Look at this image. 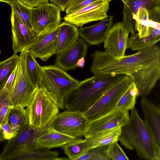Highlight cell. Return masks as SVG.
<instances>
[{"label": "cell", "mask_w": 160, "mask_h": 160, "mask_svg": "<svg viewBox=\"0 0 160 160\" xmlns=\"http://www.w3.org/2000/svg\"><path fill=\"white\" fill-rule=\"evenodd\" d=\"M90 68L93 75H130L160 61V48L155 45L129 55L115 58L104 51L96 50L91 55Z\"/></svg>", "instance_id": "cell-1"}, {"label": "cell", "mask_w": 160, "mask_h": 160, "mask_svg": "<svg viewBox=\"0 0 160 160\" xmlns=\"http://www.w3.org/2000/svg\"><path fill=\"white\" fill-rule=\"evenodd\" d=\"M128 122L121 128L118 140L127 149L136 150L140 158L160 160V147L155 143L137 109L131 110Z\"/></svg>", "instance_id": "cell-2"}, {"label": "cell", "mask_w": 160, "mask_h": 160, "mask_svg": "<svg viewBox=\"0 0 160 160\" xmlns=\"http://www.w3.org/2000/svg\"><path fill=\"white\" fill-rule=\"evenodd\" d=\"M125 75H93L80 81L70 92L65 102V109L83 113L89 109L110 87Z\"/></svg>", "instance_id": "cell-3"}, {"label": "cell", "mask_w": 160, "mask_h": 160, "mask_svg": "<svg viewBox=\"0 0 160 160\" xmlns=\"http://www.w3.org/2000/svg\"><path fill=\"white\" fill-rule=\"evenodd\" d=\"M65 71L55 65L42 67L38 87L56 100L60 109L65 108L68 96L79 82Z\"/></svg>", "instance_id": "cell-4"}, {"label": "cell", "mask_w": 160, "mask_h": 160, "mask_svg": "<svg viewBox=\"0 0 160 160\" xmlns=\"http://www.w3.org/2000/svg\"><path fill=\"white\" fill-rule=\"evenodd\" d=\"M55 99L42 88L38 87L33 98L27 107L28 124L32 128H46L59 112Z\"/></svg>", "instance_id": "cell-5"}, {"label": "cell", "mask_w": 160, "mask_h": 160, "mask_svg": "<svg viewBox=\"0 0 160 160\" xmlns=\"http://www.w3.org/2000/svg\"><path fill=\"white\" fill-rule=\"evenodd\" d=\"M28 50L20 52L16 78L9 91L10 104L12 108L27 107L32 102L38 87L32 82L27 71L26 59Z\"/></svg>", "instance_id": "cell-6"}, {"label": "cell", "mask_w": 160, "mask_h": 160, "mask_svg": "<svg viewBox=\"0 0 160 160\" xmlns=\"http://www.w3.org/2000/svg\"><path fill=\"white\" fill-rule=\"evenodd\" d=\"M47 127L38 129L31 127L29 124L26 125L14 137L8 140L0 154V160H22L28 151L39 147L35 140Z\"/></svg>", "instance_id": "cell-7"}, {"label": "cell", "mask_w": 160, "mask_h": 160, "mask_svg": "<svg viewBox=\"0 0 160 160\" xmlns=\"http://www.w3.org/2000/svg\"><path fill=\"white\" fill-rule=\"evenodd\" d=\"M133 82L132 76L126 75L108 88L89 109L83 113L89 121L101 117L116 109L120 98Z\"/></svg>", "instance_id": "cell-8"}, {"label": "cell", "mask_w": 160, "mask_h": 160, "mask_svg": "<svg viewBox=\"0 0 160 160\" xmlns=\"http://www.w3.org/2000/svg\"><path fill=\"white\" fill-rule=\"evenodd\" d=\"M89 122L83 113L66 110L59 112L51 122L48 127L58 132L78 138L84 136L88 130Z\"/></svg>", "instance_id": "cell-9"}, {"label": "cell", "mask_w": 160, "mask_h": 160, "mask_svg": "<svg viewBox=\"0 0 160 160\" xmlns=\"http://www.w3.org/2000/svg\"><path fill=\"white\" fill-rule=\"evenodd\" d=\"M60 11L49 2L32 8L31 23L34 33L38 36L58 28L61 21Z\"/></svg>", "instance_id": "cell-10"}, {"label": "cell", "mask_w": 160, "mask_h": 160, "mask_svg": "<svg viewBox=\"0 0 160 160\" xmlns=\"http://www.w3.org/2000/svg\"><path fill=\"white\" fill-rule=\"evenodd\" d=\"M110 0H98L72 13L66 14L64 20L76 26L82 27L87 23L101 20L108 17Z\"/></svg>", "instance_id": "cell-11"}, {"label": "cell", "mask_w": 160, "mask_h": 160, "mask_svg": "<svg viewBox=\"0 0 160 160\" xmlns=\"http://www.w3.org/2000/svg\"><path fill=\"white\" fill-rule=\"evenodd\" d=\"M129 118L128 111L115 109L110 112L89 122L84 137L87 138L97 133L121 128Z\"/></svg>", "instance_id": "cell-12"}, {"label": "cell", "mask_w": 160, "mask_h": 160, "mask_svg": "<svg viewBox=\"0 0 160 160\" xmlns=\"http://www.w3.org/2000/svg\"><path fill=\"white\" fill-rule=\"evenodd\" d=\"M12 49L14 53L30 50L37 36L12 10L11 15Z\"/></svg>", "instance_id": "cell-13"}, {"label": "cell", "mask_w": 160, "mask_h": 160, "mask_svg": "<svg viewBox=\"0 0 160 160\" xmlns=\"http://www.w3.org/2000/svg\"><path fill=\"white\" fill-rule=\"evenodd\" d=\"M129 34L122 22L113 24L103 42L104 51L115 58L123 57L127 49Z\"/></svg>", "instance_id": "cell-14"}, {"label": "cell", "mask_w": 160, "mask_h": 160, "mask_svg": "<svg viewBox=\"0 0 160 160\" xmlns=\"http://www.w3.org/2000/svg\"><path fill=\"white\" fill-rule=\"evenodd\" d=\"M130 75L138 91V97H146L155 86L160 77V61L140 69Z\"/></svg>", "instance_id": "cell-15"}, {"label": "cell", "mask_w": 160, "mask_h": 160, "mask_svg": "<svg viewBox=\"0 0 160 160\" xmlns=\"http://www.w3.org/2000/svg\"><path fill=\"white\" fill-rule=\"evenodd\" d=\"M58 27L50 31L38 35L30 49L35 58L46 61L55 54L58 34Z\"/></svg>", "instance_id": "cell-16"}, {"label": "cell", "mask_w": 160, "mask_h": 160, "mask_svg": "<svg viewBox=\"0 0 160 160\" xmlns=\"http://www.w3.org/2000/svg\"><path fill=\"white\" fill-rule=\"evenodd\" d=\"M88 49L86 42L79 38L70 48L57 55L55 65L65 71L74 69L77 67L78 60L85 57Z\"/></svg>", "instance_id": "cell-17"}, {"label": "cell", "mask_w": 160, "mask_h": 160, "mask_svg": "<svg viewBox=\"0 0 160 160\" xmlns=\"http://www.w3.org/2000/svg\"><path fill=\"white\" fill-rule=\"evenodd\" d=\"M140 105L144 122L157 145L160 147V109L146 97H142Z\"/></svg>", "instance_id": "cell-18"}, {"label": "cell", "mask_w": 160, "mask_h": 160, "mask_svg": "<svg viewBox=\"0 0 160 160\" xmlns=\"http://www.w3.org/2000/svg\"><path fill=\"white\" fill-rule=\"evenodd\" d=\"M113 19V16H110L92 25L78 28L79 36L90 45L101 44L112 26Z\"/></svg>", "instance_id": "cell-19"}, {"label": "cell", "mask_w": 160, "mask_h": 160, "mask_svg": "<svg viewBox=\"0 0 160 160\" xmlns=\"http://www.w3.org/2000/svg\"><path fill=\"white\" fill-rule=\"evenodd\" d=\"M123 3L122 25L131 35L137 33L133 17L138 10L145 8L148 11L159 4L158 0H122Z\"/></svg>", "instance_id": "cell-20"}, {"label": "cell", "mask_w": 160, "mask_h": 160, "mask_svg": "<svg viewBox=\"0 0 160 160\" xmlns=\"http://www.w3.org/2000/svg\"><path fill=\"white\" fill-rule=\"evenodd\" d=\"M77 138L56 131L48 126L36 139L38 146L50 149L61 147Z\"/></svg>", "instance_id": "cell-21"}, {"label": "cell", "mask_w": 160, "mask_h": 160, "mask_svg": "<svg viewBox=\"0 0 160 160\" xmlns=\"http://www.w3.org/2000/svg\"><path fill=\"white\" fill-rule=\"evenodd\" d=\"M56 55L60 54L72 46L79 38L78 28L75 25L64 21L58 27Z\"/></svg>", "instance_id": "cell-22"}, {"label": "cell", "mask_w": 160, "mask_h": 160, "mask_svg": "<svg viewBox=\"0 0 160 160\" xmlns=\"http://www.w3.org/2000/svg\"><path fill=\"white\" fill-rule=\"evenodd\" d=\"M148 36L140 38L137 33L128 38L127 49L132 51H140L156 44L160 40V28H150Z\"/></svg>", "instance_id": "cell-23"}, {"label": "cell", "mask_w": 160, "mask_h": 160, "mask_svg": "<svg viewBox=\"0 0 160 160\" xmlns=\"http://www.w3.org/2000/svg\"><path fill=\"white\" fill-rule=\"evenodd\" d=\"M121 131V128H118L98 133L85 138L88 150L97 147L109 145L118 141Z\"/></svg>", "instance_id": "cell-24"}, {"label": "cell", "mask_w": 160, "mask_h": 160, "mask_svg": "<svg viewBox=\"0 0 160 160\" xmlns=\"http://www.w3.org/2000/svg\"><path fill=\"white\" fill-rule=\"evenodd\" d=\"M7 122L15 135L28 124V117L26 109L20 107H12L8 114Z\"/></svg>", "instance_id": "cell-25"}, {"label": "cell", "mask_w": 160, "mask_h": 160, "mask_svg": "<svg viewBox=\"0 0 160 160\" xmlns=\"http://www.w3.org/2000/svg\"><path fill=\"white\" fill-rule=\"evenodd\" d=\"M68 159L77 160L88 151L86 139L78 138L75 140L65 145L62 148Z\"/></svg>", "instance_id": "cell-26"}, {"label": "cell", "mask_w": 160, "mask_h": 160, "mask_svg": "<svg viewBox=\"0 0 160 160\" xmlns=\"http://www.w3.org/2000/svg\"><path fill=\"white\" fill-rule=\"evenodd\" d=\"M135 28L140 38H143L149 34V23L148 10L145 8H140L133 17Z\"/></svg>", "instance_id": "cell-27"}, {"label": "cell", "mask_w": 160, "mask_h": 160, "mask_svg": "<svg viewBox=\"0 0 160 160\" xmlns=\"http://www.w3.org/2000/svg\"><path fill=\"white\" fill-rule=\"evenodd\" d=\"M138 94V89L133 82L120 98L116 108L127 111L132 110L135 108Z\"/></svg>", "instance_id": "cell-28"}, {"label": "cell", "mask_w": 160, "mask_h": 160, "mask_svg": "<svg viewBox=\"0 0 160 160\" xmlns=\"http://www.w3.org/2000/svg\"><path fill=\"white\" fill-rule=\"evenodd\" d=\"M26 64L30 79L34 85L38 87L40 80L42 67L37 62L29 50L27 52Z\"/></svg>", "instance_id": "cell-29"}, {"label": "cell", "mask_w": 160, "mask_h": 160, "mask_svg": "<svg viewBox=\"0 0 160 160\" xmlns=\"http://www.w3.org/2000/svg\"><path fill=\"white\" fill-rule=\"evenodd\" d=\"M19 56L14 53L6 59L0 62V89L2 88L8 76L17 66Z\"/></svg>", "instance_id": "cell-30"}, {"label": "cell", "mask_w": 160, "mask_h": 160, "mask_svg": "<svg viewBox=\"0 0 160 160\" xmlns=\"http://www.w3.org/2000/svg\"><path fill=\"white\" fill-rule=\"evenodd\" d=\"M12 108L10 104L9 91L3 87L0 89V128H1L2 125L7 122L8 114Z\"/></svg>", "instance_id": "cell-31"}, {"label": "cell", "mask_w": 160, "mask_h": 160, "mask_svg": "<svg viewBox=\"0 0 160 160\" xmlns=\"http://www.w3.org/2000/svg\"><path fill=\"white\" fill-rule=\"evenodd\" d=\"M9 5L12 10L15 12L21 20L32 30L31 23L32 8L24 4L18 0L11 3Z\"/></svg>", "instance_id": "cell-32"}, {"label": "cell", "mask_w": 160, "mask_h": 160, "mask_svg": "<svg viewBox=\"0 0 160 160\" xmlns=\"http://www.w3.org/2000/svg\"><path fill=\"white\" fill-rule=\"evenodd\" d=\"M109 145L101 146L91 149L77 160H109L107 153Z\"/></svg>", "instance_id": "cell-33"}, {"label": "cell", "mask_w": 160, "mask_h": 160, "mask_svg": "<svg viewBox=\"0 0 160 160\" xmlns=\"http://www.w3.org/2000/svg\"><path fill=\"white\" fill-rule=\"evenodd\" d=\"M115 142L109 145L107 151L109 160H128V157L117 142Z\"/></svg>", "instance_id": "cell-34"}, {"label": "cell", "mask_w": 160, "mask_h": 160, "mask_svg": "<svg viewBox=\"0 0 160 160\" xmlns=\"http://www.w3.org/2000/svg\"><path fill=\"white\" fill-rule=\"evenodd\" d=\"M98 0H72L66 10V14H70L89 6Z\"/></svg>", "instance_id": "cell-35"}, {"label": "cell", "mask_w": 160, "mask_h": 160, "mask_svg": "<svg viewBox=\"0 0 160 160\" xmlns=\"http://www.w3.org/2000/svg\"><path fill=\"white\" fill-rule=\"evenodd\" d=\"M149 18L150 20L160 23V6L153 7L148 11Z\"/></svg>", "instance_id": "cell-36"}, {"label": "cell", "mask_w": 160, "mask_h": 160, "mask_svg": "<svg viewBox=\"0 0 160 160\" xmlns=\"http://www.w3.org/2000/svg\"><path fill=\"white\" fill-rule=\"evenodd\" d=\"M17 65L8 76L3 88L9 91L11 90L15 79L17 72Z\"/></svg>", "instance_id": "cell-37"}, {"label": "cell", "mask_w": 160, "mask_h": 160, "mask_svg": "<svg viewBox=\"0 0 160 160\" xmlns=\"http://www.w3.org/2000/svg\"><path fill=\"white\" fill-rule=\"evenodd\" d=\"M31 8L37 7L43 4L48 2L49 0H18Z\"/></svg>", "instance_id": "cell-38"}, {"label": "cell", "mask_w": 160, "mask_h": 160, "mask_svg": "<svg viewBox=\"0 0 160 160\" xmlns=\"http://www.w3.org/2000/svg\"><path fill=\"white\" fill-rule=\"evenodd\" d=\"M50 2L58 7L62 11H66L72 0H49Z\"/></svg>", "instance_id": "cell-39"}, {"label": "cell", "mask_w": 160, "mask_h": 160, "mask_svg": "<svg viewBox=\"0 0 160 160\" xmlns=\"http://www.w3.org/2000/svg\"><path fill=\"white\" fill-rule=\"evenodd\" d=\"M1 128L4 134L6 139H9L15 136L7 122L2 125Z\"/></svg>", "instance_id": "cell-40"}, {"label": "cell", "mask_w": 160, "mask_h": 160, "mask_svg": "<svg viewBox=\"0 0 160 160\" xmlns=\"http://www.w3.org/2000/svg\"><path fill=\"white\" fill-rule=\"evenodd\" d=\"M85 58L82 57L78 60L77 62V67L82 68L84 67L85 62Z\"/></svg>", "instance_id": "cell-41"}, {"label": "cell", "mask_w": 160, "mask_h": 160, "mask_svg": "<svg viewBox=\"0 0 160 160\" xmlns=\"http://www.w3.org/2000/svg\"><path fill=\"white\" fill-rule=\"evenodd\" d=\"M5 137L2 129L0 128V142L5 139Z\"/></svg>", "instance_id": "cell-42"}, {"label": "cell", "mask_w": 160, "mask_h": 160, "mask_svg": "<svg viewBox=\"0 0 160 160\" xmlns=\"http://www.w3.org/2000/svg\"><path fill=\"white\" fill-rule=\"evenodd\" d=\"M18 0H0V2L7 3L9 5L11 3Z\"/></svg>", "instance_id": "cell-43"}, {"label": "cell", "mask_w": 160, "mask_h": 160, "mask_svg": "<svg viewBox=\"0 0 160 160\" xmlns=\"http://www.w3.org/2000/svg\"><path fill=\"white\" fill-rule=\"evenodd\" d=\"M1 50H0V54H1Z\"/></svg>", "instance_id": "cell-44"}, {"label": "cell", "mask_w": 160, "mask_h": 160, "mask_svg": "<svg viewBox=\"0 0 160 160\" xmlns=\"http://www.w3.org/2000/svg\"><path fill=\"white\" fill-rule=\"evenodd\" d=\"M159 1H160V0H158Z\"/></svg>", "instance_id": "cell-45"}]
</instances>
